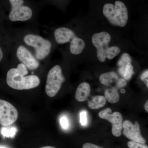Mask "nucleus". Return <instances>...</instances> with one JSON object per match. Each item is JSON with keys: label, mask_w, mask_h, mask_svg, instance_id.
<instances>
[{"label": "nucleus", "mask_w": 148, "mask_h": 148, "mask_svg": "<svg viewBox=\"0 0 148 148\" xmlns=\"http://www.w3.org/2000/svg\"><path fill=\"white\" fill-rule=\"evenodd\" d=\"M121 92L122 93H124L125 92V90L124 89H122L121 90Z\"/></svg>", "instance_id": "obj_28"}, {"label": "nucleus", "mask_w": 148, "mask_h": 148, "mask_svg": "<svg viewBox=\"0 0 148 148\" xmlns=\"http://www.w3.org/2000/svg\"><path fill=\"white\" fill-rule=\"evenodd\" d=\"M54 36L56 41L59 44L70 42V51L74 55L80 54L84 49L85 47L84 41L77 37L71 29L66 27H60L55 30Z\"/></svg>", "instance_id": "obj_4"}, {"label": "nucleus", "mask_w": 148, "mask_h": 148, "mask_svg": "<svg viewBox=\"0 0 148 148\" xmlns=\"http://www.w3.org/2000/svg\"><path fill=\"white\" fill-rule=\"evenodd\" d=\"M16 54L19 61L30 70H36L40 66L38 61L24 46L20 45L18 47Z\"/></svg>", "instance_id": "obj_11"}, {"label": "nucleus", "mask_w": 148, "mask_h": 148, "mask_svg": "<svg viewBox=\"0 0 148 148\" xmlns=\"http://www.w3.org/2000/svg\"><path fill=\"white\" fill-rule=\"evenodd\" d=\"M141 79L142 81L143 82L147 87L148 88V70H147L145 71L142 75H141Z\"/></svg>", "instance_id": "obj_23"}, {"label": "nucleus", "mask_w": 148, "mask_h": 148, "mask_svg": "<svg viewBox=\"0 0 148 148\" xmlns=\"http://www.w3.org/2000/svg\"><path fill=\"white\" fill-rule=\"evenodd\" d=\"M3 56V51L0 47V62L2 60Z\"/></svg>", "instance_id": "obj_25"}, {"label": "nucleus", "mask_w": 148, "mask_h": 148, "mask_svg": "<svg viewBox=\"0 0 148 148\" xmlns=\"http://www.w3.org/2000/svg\"><path fill=\"white\" fill-rule=\"evenodd\" d=\"M134 73L133 67L131 63H128L125 67V70L123 77L125 80H129L132 77V75Z\"/></svg>", "instance_id": "obj_18"}, {"label": "nucleus", "mask_w": 148, "mask_h": 148, "mask_svg": "<svg viewBox=\"0 0 148 148\" xmlns=\"http://www.w3.org/2000/svg\"><path fill=\"white\" fill-rule=\"evenodd\" d=\"M0 148H8L6 147H3V146H0Z\"/></svg>", "instance_id": "obj_29"}, {"label": "nucleus", "mask_w": 148, "mask_h": 148, "mask_svg": "<svg viewBox=\"0 0 148 148\" xmlns=\"http://www.w3.org/2000/svg\"><path fill=\"white\" fill-rule=\"evenodd\" d=\"M111 37L108 32H103L95 33L92 35V42L97 49V57L101 62L113 59L121 52V49L117 46L109 47Z\"/></svg>", "instance_id": "obj_2"}, {"label": "nucleus", "mask_w": 148, "mask_h": 148, "mask_svg": "<svg viewBox=\"0 0 148 148\" xmlns=\"http://www.w3.org/2000/svg\"><path fill=\"white\" fill-rule=\"evenodd\" d=\"M103 12L109 22L114 26L123 27L127 24L128 18L127 8L121 1H116L114 5L106 4L103 6Z\"/></svg>", "instance_id": "obj_3"}, {"label": "nucleus", "mask_w": 148, "mask_h": 148, "mask_svg": "<svg viewBox=\"0 0 148 148\" xmlns=\"http://www.w3.org/2000/svg\"><path fill=\"white\" fill-rule=\"evenodd\" d=\"M127 145L129 148H148V146L133 141H129Z\"/></svg>", "instance_id": "obj_19"}, {"label": "nucleus", "mask_w": 148, "mask_h": 148, "mask_svg": "<svg viewBox=\"0 0 148 148\" xmlns=\"http://www.w3.org/2000/svg\"><path fill=\"white\" fill-rule=\"evenodd\" d=\"M80 121L83 126H85L87 124V113L86 111H82L80 114Z\"/></svg>", "instance_id": "obj_20"}, {"label": "nucleus", "mask_w": 148, "mask_h": 148, "mask_svg": "<svg viewBox=\"0 0 148 148\" xmlns=\"http://www.w3.org/2000/svg\"><path fill=\"white\" fill-rule=\"evenodd\" d=\"M106 100L111 103H116L119 101L120 95L115 86L107 89L105 92Z\"/></svg>", "instance_id": "obj_14"}, {"label": "nucleus", "mask_w": 148, "mask_h": 148, "mask_svg": "<svg viewBox=\"0 0 148 148\" xmlns=\"http://www.w3.org/2000/svg\"><path fill=\"white\" fill-rule=\"evenodd\" d=\"M39 148H56L54 147H51V146H45V147H42Z\"/></svg>", "instance_id": "obj_27"}, {"label": "nucleus", "mask_w": 148, "mask_h": 148, "mask_svg": "<svg viewBox=\"0 0 148 148\" xmlns=\"http://www.w3.org/2000/svg\"><path fill=\"white\" fill-rule=\"evenodd\" d=\"M112 110L108 108L101 111L98 114V116L102 119H106L111 123L113 135L115 137H120L122 134L123 118L119 112H115L112 114Z\"/></svg>", "instance_id": "obj_8"}, {"label": "nucleus", "mask_w": 148, "mask_h": 148, "mask_svg": "<svg viewBox=\"0 0 148 148\" xmlns=\"http://www.w3.org/2000/svg\"><path fill=\"white\" fill-rule=\"evenodd\" d=\"M60 123L61 127L64 130H67L69 126V120L65 116H62L60 119Z\"/></svg>", "instance_id": "obj_21"}, {"label": "nucleus", "mask_w": 148, "mask_h": 148, "mask_svg": "<svg viewBox=\"0 0 148 148\" xmlns=\"http://www.w3.org/2000/svg\"><path fill=\"white\" fill-rule=\"evenodd\" d=\"M27 45L34 48L36 57L38 60H42L50 53L51 44L49 40L38 35L28 34L24 38Z\"/></svg>", "instance_id": "obj_5"}, {"label": "nucleus", "mask_w": 148, "mask_h": 148, "mask_svg": "<svg viewBox=\"0 0 148 148\" xmlns=\"http://www.w3.org/2000/svg\"><path fill=\"white\" fill-rule=\"evenodd\" d=\"M18 117V111L9 102L0 99V125L7 126L13 124Z\"/></svg>", "instance_id": "obj_9"}, {"label": "nucleus", "mask_w": 148, "mask_h": 148, "mask_svg": "<svg viewBox=\"0 0 148 148\" xmlns=\"http://www.w3.org/2000/svg\"><path fill=\"white\" fill-rule=\"evenodd\" d=\"M132 58L127 53H123L117 63L119 66L118 71L120 75L123 77L124 75L125 67L128 63H131Z\"/></svg>", "instance_id": "obj_16"}, {"label": "nucleus", "mask_w": 148, "mask_h": 148, "mask_svg": "<svg viewBox=\"0 0 148 148\" xmlns=\"http://www.w3.org/2000/svg\"><path fill=\"white\" fill-rule=\"evenodd\" d=\"M90 91V85L85 82L82 83L77 88L75 95L76 100L80 102L86 101Z\"/></svg>", "instance_id": "obj_12"}, {"label": "nucleus", "mask_w": 148, "mask_h": 148, "mask_svg": "<svg viewBox=\"0 0 148 148\" xmlns=\"http://www.w3.org/2000/svg\"><path fill=\"white\" fill-rule=\"evenodd\" d=\"M119 79V77L116 73L114 71L108 72L101 74L100 75V82L104 85H110L112 83L116 82Z\"/></svg>", "instance_id": "obj_13"}, {"label": "nucleus", "mask_w": 148, "mask_h": 148, "mask_svg": "<svg viewBox=\"0 0 148 148\" xmlns=\"http://www.w3.org/2000/svg\"><path fill=\"white\" fill-rule=\"evenodd\" d=\"M106 100L102 95H97L93 97L91 101H88V106L92 110H96L103 108L106 105Z\"/></svg>", "instance_id": "obj_15"}, {"label": "nucleus", "mask_w": 148, "mask_h": 148, "mask_svg": "<svg viewBox=\"0 0 148 148\" xmlns=\"http://www.w3.org/2000/svg\"><path fill=\"white\" fill-rule=\"evenodd\" d=\"M83 148H104L95 144L90 143H86L83 146Z\"/></svg>", "instance_id": "obj_24"}, {"label": "nucleus", "mask_w": 148, "mask_h": 148, "mask_svg": "<svg viewBox=\"0 0 148 148\" xmlns=\"http://www.w3.org/2000/svg\"><path fill=\"white\" fill-rule=\"evenodd\" d=\"M28 69L22 63L18 64L16 68L9 70L7 74L6 82L10 87L18 90H28L35 88L40 84V79L36 75L26 76Z\"/></svg>", "instance_id": "obj_1"}, {"label": "nucleus", "mask_w": 148, "mask_h": 148, "mask_svg": "<svg viewBox=\"0 0 148 148\" xmlns=\"http://www.w3.org/2000/svg\"><path fill=\"white\" fill-rule=\"evenodd\" d=\"M126 85H127V82L125 79L122 78L119 79L116 81L115 87L117 89H119V88L125 87Z\"/></svg>", "instance_id": "obj_22"}, {"label": "nucleus", "mask_w": 148, "mask_h": 148, "mask_svg": "<svg viewBox=\"0 0 148 148\" xmlns=\"http://www.w3.org/2000/svg\"><path fill=\"white\" fill-rule=\"evenodd\" d=\"M17 130L15 127H2L1 130V133L3 137L8 138H14Z\"/></svg>", "instance_id": "obj_17"}, {"label": "nucleus", "mask_w": 148, "mask_h": 148, "mask_svg": "<svg viewBox=\"0 0 148 148\" xmlns=\"http://www.w3.org/2000/svg\"><path fill=\"white\" fill-rule=\"evenodd\" d=\"M144 107H145V110L147 112H148V101H147V102H146L145 104V106H144Z\"/></svg>", "instance_id": "obj_26"}, {"label": "nucleus", "mask_w": 148, "mask_h": 148, "mask_svg": "<svg viewBox=\"0 0 148 148\" xmlns=\"http://www.w3.org/2000/svg\"><path fill=\"white\" fill-rule=\"evenodd\" d=\"M65 81V78L60 66L56 65L51 68L48 73L45 86V92L48 96H55Z\"/></svg>", "instance_id": "obj_6"}, {"label": "nucleus", "mask_w": 148, "mask_h": 148, "mask_svg": "<svg viewBox=\"0 0 148 148\" xmlns=\"http://www.w3.org/2000/svg\"><path fill=\"white\" fill-rule=\"evenodd\" d=\"M11 5V10L9 15L11 21H27L33 16L32 10L27 6L23 5L24 0H9Z\"/></svg>", "instance_id": "obj_7"}, {"label": "nucleus", "mask_w": 148, "mask_h": 148, "mask_svg": "<svg viewBox=\"0 0 148 148\" xmlns=\"http://www.w3.org/2000/svg\"><path fill=\"white\" fill-rule=\"evenodd\" d=\"M123 134L126 138L140 144H145L146 140L141 134L140 124L138 121H135L133 124L129 120H125L123 123Z\"/></svg>", "instance_id": "obj_10"}]
</instances>
